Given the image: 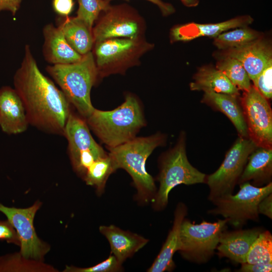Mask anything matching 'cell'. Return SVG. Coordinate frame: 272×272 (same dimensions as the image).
<instances>
[{
  "mask_svg": "<svg viewBox=\"0 0 272 272\" xmlns=\"http://www.w3.org/2000/svg\"><path fill=\"white\" fill-rule=\"evenodd\" d=\"M14 85L29 124L43 131L63 136L71 105L62 91L41 73L28 45L25 46L21 66L14 75Z\"/></svg>",
  "mask_w": 272,
  "mask_h": 272,
  "instance_id": "obj_1",
  "label": "cell"
},
{
  "mask_svg": "<svg viewBox=\"0 0 272 272\" xmlns=\"http://www.w3.org/2000/svg\"><path fill=\"white\" fill-rule=\"evenodd\" d=\"M85 120L89 128L108 149L135 138L146 124L142 107L131 95H127L124 102L112 110L95 108Z\"/></svg>",
  "mask_w": 272,
  "mask_h": 272,
  "instance_id": "obj_2",
  "label": "cell"
},
{
  "mask_svg": "<svg viewBox=\"0 0 272 272\" xmlns=\"http://www.w3.org/2000/svg\"><path fill=\"white\" fill-rule=\"evenodd\" d=\"M165 136L158 132L146 137L134 138L108 149L115 170L123 169L131 177L137 190V198L146 202L153 199L156 188L153 178L146 169V162L153 151L164 144Z\"/></svg>",
  "mask_w": 272,
  "mask_h": 272,
  "instance_id": "obj_3",
  "label": "cell"
},
{
  "mask_svg": "<svg viewBox=\"0 0 272 272\" xmlns=\"http://www.w3.org/2000/svg\"><path fill=\"white\" fill-rule=\"evenodd\" d=\"M46 70L79 115L88 117L95 109L91 91L98 77L93 53L89 52L77 62L53 64Z\"/></svg>",
  "mask_w": 272,
  "mask_h": 272,
  "instance_id": "obj_4",
  "label": "cell"
},
{
  "mask_svg": "<svg viewBox=\"0 0 272 272\" xmlns=\"http://www.w3.org/2000/svg\"><path fill=\"white\" fill-rule=\"evenodd\" d=\"M207 175L189 162L186 152V136L181 133L175 146L161 157L158 176L159 188L153 199L156 211L164 210L170 191L175 186L206 183Z\"/></svg>",
  "mask_w": 272,
  "mask_h": 272,
  "instance_id": "obj_5",
  "label": "cell"
},
{
  "mask_svg": "<svg viewBox=\"0 0 272 272\" xmlns=\"http://www.w3.org/2000/svg\"><path fill=\"white\" fill-rule=\"evenodd\" d=\"M239 185L240 189L236 194H228L212 201L215 207L208 212L222 216L227 220L228 224L237 229L241 228L249 220L258 221V203L272 193L271 182L261 187L254 186L249 182Z\"/></svg>",
  "mask_w": 272,
  "mask_h": 272,
  "instance_id": "obj_6",
  "label": "cell"
},
{
  "mask_svg": "<svg viewBox=\"0 0 272 272\" xmlns=\"http://www.w3.org/2000/svg\"><path fill=\"white\" fill-rule=\"evenodd\" d=\"M227 224L226 219L195 224L184 218L180 229L178 251L190 262H208L213 256L222 234L227 230Z\"/></svg>",
  "mask_w": 272,
  "mask_h": 272,
  "instance_id": "obj_7",
  "label": "cell"
},
{
  "mask_svg": "<svg viewBox=\"0 0 272 272\" xmlns=\"http://www.w3.org/2000/svg\"><path fill=\"white\" fill-rule=\"evenodd\" d=\"M152 47L142 37L114 38L96 42L95 60L98 76L124 71Z\"/></svg>",
  "mask_w": 272,
  "mask_h": 272,
  "instance_id": "obj_8",
  "label": "cell"
},
{
  "mask_svg": "<svg viewBox=\"0 0 272 272\" xmlns=\"http://www.w3.org/2000/svg\"><path fill=\"white\" fill-rule=\"evenodd\" d=\"M257 147L249 138L239 137L227 152L219 168L207 176L206 183L210 192L209 199L213 200L232 194L245 167L250 154Z\"/></svg>",
  "mask_w": 272,
  "mask_h": 272,
  "instance_id": "obj_9",
  "label": "cell"
},
{
  "mask_svg": "<svg viewBox=\"0 0 272 272\" xmlns=\"http://www.w3.org/2000/svg\"><path fill=\"white\" fill-rule=\"evenodd\" d=\"M240 101L248 138L257 147L272 148V111L267 99L251 85Z\"/></svg>",
  "mask_w": 272,
  "mask_h": 272,
  "instance_id": "obj_10",
  "label": "cell"
},
{
  "mask_svg": "<svg viewBox=\"0 0 272 272\" xmlns=\"http://www.w3.org/2000/svg\"><path fill=\"white\" fill-rule=\"evenodd\" d=\"M92 29L94 42L114 38H141L143 20L138 12L128 5L110 6Z\"/></svg>",
  "mask_w": 272,
  "mask_h": 272,
  "instance_id": "obj_11",
  "label": "cell"
},
{
  "mask_svg": "<svg viewBox=\"0 0 272 272\" xmlns=\"http://www.w3.org/2000/svg\"><path fill=\"white\" fill-rule=\"evenodd\" d=\"M41 203L36 201L26 209L9 208L0 203V211L16 229L20 242L21 255L26 258L41 259L49 248L37 237L33 226L36 212Z\"/></svg>",
  "mask_w": 272,
  "mask_h": 272,
  "instance_id": "obj_12",
  "label": "cell"
},
{
  "mask_svg": "<svg viewBox=\"0 0 272 272\" xmlns=\"http://www.w3.org/2000/svg\"><path fill=\"white\" fill-rule=\"evenodd\" d=\"M221 55L238 60L252 82L272 62L271 46L262 37L239 47L224 50Z\"/></svg>",
  "mask_w": 272,
  "mask_h": 272,
  "instance_id": "obj_13",
  "label": "cell"
},
{
  "mask_svg": "<svg viewBox=\"0 0 272 272\" xmlns=\"http://www.w3.org/2000/svg\"><path fill=\"white\" fill-rule=\"evenodd\" d=\"M253 21L250 16L243 15L218 23H189L174 27L170 31V40L187 42L203 36L214 38L227 30L246 27Z\"/></svg>",
  "mask_w": 272,
  "mask_h": 272,
  "instance_id": "obj_14",
  "label": "cell"
},
{
  "mask_svg": "<svg viewBox=\"0 0 272 272\" xmlns=\"http://www.w3.org/2000/svg\"><path fill=\"white\" fill-rule=\"evenodd\" d=\"M29 125L22 101L15 89H0V127L8 134L25 131Z\"/></svg>",
  "mask_w": 272,
  "mask_h": 272,
  "instance_id": "obj_15",
  "label": "cell"
},
{
  "mask_svg": "<svg viewBox=\"0 0 272 272\" xmlns=\"http://www.w3.org/2000/svg\"><path fill=\"white\" fill-rule=\"evenodd\" d=\"M63 136L67 141L72 165L84 152L92 151L102 155L107 154L93 139L85 119L72 111L66 121Z\"/></svg>",
  "mask_w": 272,
  "mask_h": 272,
  "instance_id": "obj_16",
  "label": "cell"
},
{
  "mask_svg": "<svg viewBox=\"0 0 272 272\" xmlns=\"http://www.w3.org/2000/svg\"><path fill=\"white\" fill-rule=\"evenodd\" d=\"M261 228L227 230L222 234L216 248L220 257H227L237 263L246 262L247 253L253 243L262 231Z\"/></svg>",
  "mask_w": 272,
  "mask_h": 272,
  "instance_id": "obj_17",
  "label": "cell"
},
{
  "mask_svg": "<svg viewBox=\"0 0 272 272\" xmlns=\"http://www.w3.org/2000/svg\"><path fill=\"white\" fill-rule=\"evenodd\" d=\"M99 231L108 240L111 252L120 263L145 246L149 240L142 236L113 225L101 226Z\"/></svg>",
  "mask_w": 272,
  "mask_h": 272,
  "instance_id": "obj_18",
  "label": "cell"
},
{
  "mask_svg": "<svg viewBox=\"0 0 272 272\" xmlns=\"http://www.w3.org/2000/svg\"><path fill=\"white\" fill-rule=\"evenodd\" d=\"M43 51L46 60L53 64H69L79 61L83 55L76 51L66 41L59 26L48 24L43 29Z\"/></svg>",
  "mask_w": 272,
  "mask_h": 272,
  "instance_id": "obj_19",
  "label": "cell"
},
{
  "mask_svg": "<svg viewBox=\"0 0 272 272\" xmlns=\"http://www.w3.org/2000/svg\"><path fill=\"white\" fill-rule=\"evenodd\" d=\"M187 213L186 206L183 203L179 202L175 211L172 229L169 231L159 254L147 271L163 272L173 270L175 265L173 257L174 253L179 249L180 226Z\"/></svg>",
  "mask_w": 272,
  "mask_h": 272,
  "instance_id": "obj_20",
  "label": "cell"
},
{
  "mask_svg": "<svg viewBox=\"0 0 272 272\" xmlns=\"http://www.w3.org/2000/svg\"><path fill=\"white\" fill-rule=\"evenodd\" d=\"M272 148L257 147L248 157L238 184L252 181L254 186L261 187L271 182Z\"/></svg>",
  "mask_w": 272,
  "mask_h": 272,
  "instance_id": "obj_21",
  "label": "cell"
},
{
  "mask_svg": "<svg viewBox=\"0 0 272 272\" xmlns=\"http://www.w3.org/2000/svg\"><path fill=\"white\" fill-rule=\"evenodd\" d=\"M238 96L204 92L201 102L224 113L232 122L239 137L248 138L247 128Z\"/></svg>",
  "mask_w": 272,
  "mask_h": 272,
  "instance_id": "obj_22",
  "label": "cell"
},
{
  "mask_svg": "<svg viewBox=\"0 0 272 272\" xmlns=\"http://www.w3.org/2000/svg\"><path fill=\"white\" fill-rule=\"evenodd\" d=\"M189 84L192 91H210L239 96V90L216 67L203 66L198 69Z\"/></svg>",
  "mask_w": 272,
  "mask_h": 272,
  "instance_id": "obj_23",
  "label": "cell"
},
{
  "mask_svg": "<svg viewBox=\"0 0 272 272\" xmlns=\"http://www.w3.org/2000/svg\"><path fill=\"white\" fill-rule=\"evenodd\" d=\"M59 27L70 46L78 53L84 55L91 51L94 40L92 30L76 17L66 19Z\"/></svg>",
  "mask_w": 272,
  "mask_h": 272,
  "instance_id": "obj_24",
  "label": "cell"
},
{
  "mask_svg": "<svg viewBox=\"0 0 272 272\" xmlns=\"http://www.w3.org/2000/svg\"><path fill=\"white\" fill-rule=\"evenodd\" d=\"M216 67L222 72L239 90L248 91L251 87L250 79L242 63L237 59L222 56Z\"/></svg>",
  "mask_w": 272,
  "mask_h": 272,
  "instance_id": "obj_25",
  "label": "cell"
},
{
  "mask_svg": "<svg viewBox=\"0 0 272 272\" xmlns=\"http://www.w3.org/2000/svg\"><path fill=\"white\" fill-rule=\"evenodd\" d=\"M261 38L257 31L246 27L223 32L214 38V44L223 50L239 47Z\"/></svg>",
  "mask_w": 272,
  "mask_h": 272,
  "instance_id": "obj_26",
  "label": "cell"
},
{
  "mask_svg": "<svg viewBox=\"0 0 272 272\" xmlns=\"http://www.w3.org/2000/svg\"><path fill=\"white\" fill-rule=\"evenodd\" d=\"M115 171L108 153L106 156L95 161L88 169L83 178L87 185L95 187L97 192L101 194L109 176Z\"/></svg>",
  "mask_w": 272,
  "mask_h": 272,
  "instance_id": "obj_27",
  "label": "cell"
},
{
  "mask_svg": "<svg viewBox=\"0 0 272 272\" xmlns=\"http://www.w3.org/2000/svg\"><path fill=\"white\" fill-rule=\"evenodd\" d=\"M246 262L250 264L272 263V235L269 231H262L251 245Z\"/></svg>",
  "mask_w": 272,
  "mask_h": 272,
  "instance_id": "obj_28",
  "label": "cell"
},
{
  "mask_svg": "<svg viewBox=\"0 0 272 272\" xmlns=\"http://www.w3.org/2000/svg\"><path fill=\"white\" fill-rule=\"evenodd\" d=\"M79 8L76 17L84 22L92 30L94 22L100 14L110 7V2L107 0H78Z\"/></svg>",
  "mask_w": 272,
  "mask_h": 272,
  "instance_id": "obj_29",
  "label": "cell"
},
{
  "mask_svg": "<svg viewBox=\"0 0 272 272\" xmlns=\"http://www.w3.org/2000/svg\"><path fill=\"white\" fill-rule=\"evenodd\" d=\"M121 264L113 254H111L106 259L94 266L87 268L66 266L64 271L117 272L123 269Z\"/></svg>",
  "mask_w": 272,
  "mask_h": 272,
  "instance_id": "obj_30",
  "label": "cell"
},
{
  "mask_svg": "<svg viewBox=\"0 0 272 272\" xmlns=\"http://www.w3.org/2000/svg\"><path fill=\"white\" fill-rule=\"evenodd\" d=\"M272 62L252 82L256 89L267 100L272 97Z\"/></svg>",
  "mask_w": 272,
  "mask_h": 272,
  "instance_id": "obj_31",
  "label": "cell"
},
{
  "mask_svg": "<svg viewBox=\"0 0 272 272\" xmlns=\"http://www.w3.org/2000/svg\"><path fill=\"white\" fill-rule=\"evenodd\" d=\"M0 240H6L20 246L18 235L15 228L9 221H0Z\"/></svg>",
  "mask_w": 272,
  "mask_h": 272,
  "instance_id": "obj_32",
  "label": "cell"
},
{
  "mask_svg": "<svg viewBox=\"0 0 272 272\" xmlns=\"http://www.w3.org/2000/svg\"><path fill=\"white\" fill-rule=\"evenodd\" d=\"M52 7L59 15L67 17L73 10L74 2L73 0H53Z\"/></svg>",
  "mask_w": 272,
  "mask_h": 272,
  "instance_id": "obj_33",
  "label": "cell"
},
{
  "mask_svg": "<svg viewBox=\"0 0 272 272\" xmlns=\"http://www.w3.org/2000/svg\"><path fill=\"white\" fill-rule=\"evenodd\" d=\"M238 271L241 272H268L271 271L272 263L265 264H250L245 262L241 264Z\"/></svg>",
  "mask_w": 272,
  "mask_h": 272,
  "instance_id": "obj_34",
  "label": "cell"
},
{
  "mask_svg": "<svg viewBox=\"0 0 272 272\" xmlns=\"http://www.w3.org/2000/svg\"><path fill=\"white\" fill-rule=\"evenodd\" d=\"M259 214H262L272 219V193L264 197L258 203L257 207Z\"/></svg>",
  "mask_w": 272,
  "mask_h": 272,
  "instance_id": "obj_35",
  "label": "cell"
},
{
  "mask_svg": "<svg viewBox=\"0 0 272 272\" xmlns=\"http://www.w3.org/2000/svg\"><path fill=\"white\" fill-rule=\"evenodd\" d=\"M23 0H0V11H8L15 15Z\"/></svg>",
  "mask_w": 272,
  "mask_h": 272,
  "instance_id": "obj_36",
  "label": "cell"
},
{
  "mask_svg": "<svg viewBox=\"0 0 272 272\" xmlns=\"http://www.w3.org/2000/svg\"><path fill=\"white\" fill-rule=\"evenodd\" d=\"M110 2L112 0H107ZM156 5L160 10L164 16H168L173 14L175 12L174 6L168 3L164 2L162 0H146Z\"/></svg>",
  "mask_w": 272,
  "mask_h": 272,
  "instance_id": "obj_37",
  "label": "cell"
},
{
  "mask_svg": "<svg viewBox=\"0 0 272 272\" xmlns=\"http://www.w3.org/2000/svg\"><path fill=\"white\" fill-rule=\"evenodd\" d=\"M181 3L188 8L195 7L199 4V0H180Z\"/></svg>",
  "mask_w": 272,
  "mask_h": 272,
  "instance_id": "obj_38",
  "label": "cell"
}]
</instances>
